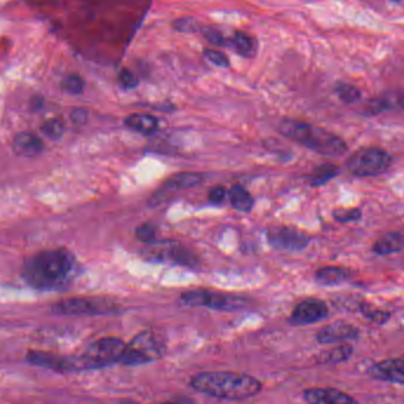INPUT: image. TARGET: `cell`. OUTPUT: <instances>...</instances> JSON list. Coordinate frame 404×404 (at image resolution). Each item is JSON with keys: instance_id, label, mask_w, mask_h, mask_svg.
Wrapping results in <instances>:
<instances>
[{"instance_id": "e0dca14e", "label": "cell", "mask_w": 404, "mask_h": 404, "mask_svg": "<svg viewBox=\"0 0 404 404\" xmlns=\"http://www.w3.org/2000/svg\"><path fill=\"white\" fill-rule=\"evenodd\" d=\"M126 126L134 132L143 135H152L158 130V119L148 114H132L126 119Z\"/></svg>"}, {"instance_id": "ab89813d", "label": "cell", "mask_w": 404, "mask_h": 404, "mask_svg": "<svg viewBox=\"0 0 404 404\" xmlns=\"http://www.w3.org/2000/svg\"><path fill=\"white\" fill-rule=\"evenodd\" d=\"M395 1H401V0H395Z\"/></svg>"}, {"instance_id": "5b68a950", "label": "cell", "mask_w": 404, "mask_h": 404, "mask_svg": "<svg viewBox=\"0 0 404 404\" xmlns=\"http://www.w3.org/2000/svg\"><path fill=\"white\" fill-rule=\"evenodd\" d=\"M163 353L165 343L158 335L150 331L141 332L128 343L121 364L142 366L161 358Z\"/></svg>"}, {"instance_id": "d6986e66", "label": "cell", "mask_w": 404, "mask_h": 404, "mask_svg": "<svg viewBox=\"0 0 404 404\" xmlns=\"http://www.w3.org/2000/svg\"><path fill=\"white\" fill-rule=\"evenodd\" d=\"M228 194H230V204L233 206L234 209L243 213L251 212L254 201L246 188L235 185L230 188Z\"/></svg>"}, {"instance_id": "d590c367", "label": "cell", "mask_w": 404, "mask_h": 404, "mask_svg": "<svg viewBox=\"0 0 404 404\" xmlns=\"http://www.w3.org/2000/svg\"><path fill=\"white\" fill-rule=\"evenodd\" d=\"M226 193L227 191L222 186L214 187L212 191H209V201L213 204H220V202L225 200Z\"/></svg>"}, {"instance_id": "83f0119b", "label": "cell", "mask_w": 404, "mask_h": 404, "mask_svg": "<svg viewBox=\"0 0 404 404\" xmlns=\"http://www.w3.org/2000/svg\"><path fill=\"white\" fill-rule=\"evenodd\" d=\"M171 259L186 266H195L198 259L191 252L185 250V248H173L171 251Z\"/></svg>"}, {"instance_id": "e575fe53", "label": "cell", "mask_w": 404, "mask_h": 404, "mask_svg": "<svg viewBox=\"0 0 404 404\" xmlns=\"http://www.w3.org/2000/svg\"><path fill=\"white\" fill-rule=\"evenodd\" d=\"M363 313L366 318L370 319L375 323H385L389 319V313L384 312V311L377 310V309H372V307H366L363 309Z\"/></svg>"}, {"instance_id": "f35d334b", "label": "cell", "mask_w": 404, "mask_h": 404, "mask_svg": "<svg viewBox=\"0 0 404 404\" xmlns=\"http://www.w3.org/2000/svg\"><path fill=\"white\" fill-rule=\"evenodd\" d=\"M154 404H174V403H171V402H158V403H154Z\"/></svg>"}, {"instance_id": "8992f818", "label": "cell", "mask_w": 404, "mask_h": 404, "mask_svg": "<svg viewBox=\"0 0 404 404\" xmlns=\"http://www.w3.org/2000/svg\"><path fill=\"white\" fill-rule=\"evenodd\" d=\"M392 156L375 147L358 149L348 160V169L356 176L368 178L385 173L392 166Z\"/></svg>"}, {"instance_id": "ac0fdd59", "label": "cell", "mask_w": 404, "mask_h": 404, "mask_svg": "<svg viewBox=\"0 0 404 404\" xmlns=\"http://www.w3.org/2000/svg\"><path fill=\"white\" fill-rule=\"evenodd\" d=\"M404 248V235L401 233H388L375 243L374 251L379 255H388L402 251Z\"/></svg>"}, {"instance_id": "52a82bcc", "label": "cell", "mask_w": 404, "mask_h": 404, "mask_svg": "<svg viewBox=\"0 0 404 404\" xmlns=\"http://www.w3.org/2000/svg\"><path fill=\"white\" fill-rule=\"evenodd\" d=\"M52 310L57 315L98 316L110 315L117 312L114 302L102 298H69L56 302Z\"/></svg>"}, {"instance_id": "f546056e", "label": "cell", "mask_w": 404, "mask_h": 404, "mask_svg": "<svg viewBox=\"0 0 404 404\" xmlns=\"http://www.w3.org/2000/svg\"><path fill=\"white\" fill-rule=\"evenodd\" d=\"M201 32L204 34V39L211 43L212 45H217V47L226 45V39L224 34L217 29L211 27V26H206V27L201 29Z\"/></svg>"}, {"instance_id": "6da1fadb", "label": "cell", "mask_w": 404, "mask_h": 404, "mask_svg": "<svg viewBox=\"0 0 404 404\" xmlns=\"http://www.w3.org/2000/svg\"><path fill=\"white\" fill-rule=\"evenodd\" d=\"M76 270V258L67 250H49L31 257L24 278L34 289H56L67 285Z\"/></svg>"}, {"instance_id": "1f68e13d", "label": "cell", "mask_w": 404, "mask_h": 404, "mask_svg": "<svg viewBox=\"0 0 404 404\" xmlns=\"http://www.w3.org/2000/svg\"><path fill=\"white\" fill-rule=\"evenodd\" d=\"M335 219L340 222H356L361 217V211L359 209H342L335 212Z\"/></svg>"}, {"instance_id": "30bf717a", "label": "cell", "mask_w": 404, "mask_h": 404, "mask_svg": "<svg viewBox=\"0 0 404 404\" xmlns=\"http://www.w3.org/2000/svg\"><path fill=\"white\" fill-rule=\"evenodd\" d=\"M328 316L326 304L316 298H309L294 307L289 322L297 326H305L318 323Z\"/></svg>"}, {"instance_id": "8fae6325", "label": "cell", "mask_w": 404, "mask_h": 404, "mask_svg": "<svg viewBox=\"0 0 404 404\" xmlns=\"http://www.w3.org/2000/svg\"><path fill=\"white\" fill-rule=\"evenodd\" d=\"M27 361L34 366H43L47 369L57 371H71L81 369L78 358L63 357L54 353L32 351L27 355Z\"/></svg>"}, {"instance_id": "7c38bea8", "label": "cell", "mask_w": 404, "mask_h": 404, "mask_svg": "<svg viewBox=\"0 0 404 404\" xmlns=\"http://www.w3.org/2000/svg\"><path fill=\"white\" fill-rule=\"evenodd\" d=\"M307 404H359L358 401L345 392L333 388H311L304 392Z\"/></svg>"}, {"instance_id": "ba28073f", "label": "cell", "mask_w": 404, "mask_h": 404, "mask_svg": "<svg viewBox=\"0 0 404 404\" xmlns=\"http://www.w3.org/2000/svg\"><path fill=\"white\" fill-rule=\"evenodd\" d=\"M183 304L189 307H204L217 311L238 310L245 305L243 298L232 294L213 292L207 289H191L181 296Z\"/></svg>"}, {"instance_id": "44dd1931", "label": "cell", "mask_w": 404, "mask_h": 404, "mask_svg": "<svg viewBox=\"0 0 404 404\" xmlns=\"http://www.w3.org/2000/svg\"><path fill=\"white\" fill-rule=\"evenodd\" d=\"M232 45H233L235 51L243 57H253L257 52V42L251 36L245 34V32H237L232 38Z\"/></svg>"}, {"instance_id": "3957f363", "label": "cell", "mask_w": 404, "mask_h": 404, "mask_svg": "<svg viewBox=\"0 0 404 404\" xmlns=\"http://www.w3.org/2000/svg\"><path fill=\"white\" fill-rule=\"evenodd\" d=\"M279 130L286 137L322 155L337 156L344 154L348 149L340 137L297 119H284L279 126Z\"/></svg>"}, {"instance_id": "277c9868", "label": "cell", "mask_w": 404, "mask_h": 404, "mask_svg": "<svg viewBox=\"0 0 404 404\" xmlns=\"http://www.w3.org/2000/svg\"><path fill=\"white\" fill-rule=\"evenodd\" d=\"M127 343L116 337L96 340L78 357L81 369H97L121 363Z\"/></svg>"}, {"instance_id": "2e32d148", "label": "cell", "mask_w": 404, "mask_h": 404, "mask_svg": "<svg viewBox=\"0 0 404 404\" xmlns=\"http://www.w3.org/2000/svg\"><path fill=\"white\" fill-rule=\"evenodd\" d=\"M350 279V271L344 268H323L319 270L316 274V281H318L320 285L336 286L343 284Z\"/></svg>"}, {"instance_id": "cb8c5ba5", "label": "cell", "mask_w": 404, "mask_h": 404, "mask_svg": "<svg viewBox=\"0 0 404 404\" xmlns=\"http://www.w3.org/2000/svg\"><path fill=\"white\" fill-rule=\"evenodd\" d=\"M60 85H62V89L69 94L80 95L84 91L85 82L83 81L81 76L71 73V75L64 77Z\"/></svg>"}, {"instance_id": "4316f807", "label": "cell", "mask_w": 404, "mask_h": 404, "mask_svg": "<svg viewBox=\"0 0 404 404\" xmlns=\"http://www.w3.org/2000/svg\"><path fill=\"white\" fill-rule=\"evenodd\" d=\"M382 99L385 110L388 109H404V93L395 91V93H388L384 95Z\"/></svg>"}, {"instance_id": "5bb4252c", "label": "cell", "mask_w": 404, "mask_h": 404, "mask_svg": "<svg viewBox=\"0 0 404 404\" xmlns=\"http://www.w3.org/2000/svg\"><path fill=\"white\" fill-rule=\"evenodd\" d=\"M370 375L379 381L404 385V358L379 361L371 366Z\"/></svg>"}, {"instance_id": "74e56055", "label": "cell", "mask_w": 404, "mask_h": 404, "mask_svg": "<svg viewBox=\"0 0 404 404\" xmlns=\"http://www.w3.org/2000/svg\"><path fill=\"white\" fill-rule=\"evenodd\" d=\"M34 108H36V109H39V108H40V106H43V99L42 98H34Z\"/></svg>"}, {"instance_id": "f1b7e54d", "label": "cell", "mask_w": 404, "mask_h": 404, "mask_svg": "<svg viewBox=\"0 0 404 404\" xmlns=\"http://www.w3.org/2000/svg\"><path fill=\"white\" fill-rule=\"evenodd\" d=\"M204 56L211 63L217 65L219 68H230V60L226 57L225 54H222L219 50L206 49L204 51Z\"/></svg>"}, {"instance_id": "836d02e7", "label": "cell", "mask_w": 404, "mask_h": 404, "mask_svg": "<svg viewBox=\"0 0 404 404\" xmlns=\"http://www.w3.org/2000/svg\"><path fill=\"white\" fill-rule=\"evenodd\" d=\"M198 27L199 26H198L196 21L193 18H181V19H178L174 23L175 30L185 32V34L195 32V31H198Z\"/></svg>"}, {"instance_id": "4fadbf2b", "label": "cell", "mask_w": 404, "mask_h": 404, "mask_svg": "<svg viewBox=\"0 0 404 404\" xmlns=\"http://www.w3.org/2000/svg\"><path fill=\"white\" fill-rule=\"evenodd\" d=\"M359 336V330L353 324L337 322L319 330L317 340L322 344H333L344 340H356Z\"/></svg>"}, {"instance_id": "ffe728a7", "label": "cell", "mask_w": 404, "mask_h": 404, "mask_svg": "<svg viewBox=\"0 0 404 404\" xmlns=\"http://www.w3.org/2000/svg\"><path fill=\"white\" fill-rule=\"evenodd\" d=\"M202 181V176L196 173H181L167 180L166 187L173 191H181L198 186Z\"/></svg>"}, {"instance_id": "8d00e7d4", "label": "cell", "mask_w": 404, "mask_h": 404, "mask_svg": "<svg viewBox=\"0 0 404 404\" xmlns=\"http://www.w3.org/2000/svg\"><path fill=\"white\" fill-rule=\"evenodd\" d=\"M71 119L76 124L85 123L86 119H88V111L85 110V109H75L71 112Z\"/></svg>"}, {"instance_id": "d4e9b609", "label": "cell", "mask_w": 404, "mask_h": 404, "mask_svg": "<svg viewBox=\"0 0 404 404\" xmlns=\"http://www.w3.org/2000/svg\"><path fill=\"white\" fill-rule=\"evenodd\" d=\"M42 132L49 139L57 140L63 135L64 124L62 123V121H60V119H49L45 123L43 124Z\"/></svg>"}, {"instance_id": "9c48e42d", "label": "cell", "mask_w": 404, "mask_h": 404, "mask_svg": "<svg viewBox=\"0 0 404 404\" xmlns=\"http://www.w3.org/2000/svg\"><path fill=\"white\" fill-rule=\"evenodd\" d=\"M268 240L274 248L287 251H300L310 243L307 233L289 226H273L268 228Z\"/></svg>"}, {"instance_id": "7a4b0ae2", "label": "cell", "mask_w": 404, "mask_h": 404, "mask_svg": "<svg viewBox=\"0 0 404 404\" xmlns=\"http://www.w3.org/2000/svg\"><path fill=\"white\" fill-rule=\"evenodd\" d=\"M191 385L201 394L228 401L251 399L261 390V383L253 376L230 371L201 372L191 379Z\"/></svg>"}, {"instance_id": "7402d4cb", "label": "cell", "mask_w": 404, "mask_h": 404, "mask_svg": "<svg viewBox=\"0 0 404 404\" xmlns=\"http://www.w3.org/2000/svg\"><path fill=\"white\" fill-rule=\"evenodd\" d=\"M340 169L336 166L332 165H324V166L316 168L310 176V182L312 186H322L329 182L330 180L333 179L338 174Z\"/></svg>"}, {"instance_id": "603a6c76", "label": "cell", "mask_w": 404, "mask_h": 404, "mask_svg": "<svg viewBox=\"0 0 404 404\" xmlns=\"http://www.w3.org/2000/svg\"><path fill=\"white\" fill-rule=\"evenodd\" d=\"M335 93L340 97V101L348 103V104L357 102L359 97H361L359 90L356 86L348 84V83H337L336 86H335Z\"/></svg>"}, {"instance_id": "4dcf8cb0", "label": "cell", "mask_w": 404, "mask_h": 404, "mask_svg": "<svg viewBox=\"0 0 404 404\" xmlns=\"http://www.w3.org/2000/svg\"><path fill=\"white\" fill-rule=\"evenodd\" d=\"M119 83L123 89L132 90L135 89L139 85V80L137 77L132 73L130 70L124 69L119 75Z\"/></svg>"}, {"instance_id": "484cf974", "label": "cell", "mask_w": 404, "mask_h": 404, "mask_svg": "<svg viewBox=\"0 0 404 404\" xmlns=\"http://www.w3.org/2000/svg\"><path fill=\"white\" fill-rule=\"evenodd\" d=\"M351 353H353V348L350 345H340L332 349L331 351H329L326 355V361L340 363V361H346L349 359Z\"/></svg>"}, {"instance_id": "d6a6232c", "label": "cell", "mask_w": 404, "mask_h": 404, "mask_svg": "<svg viewBox=\"0 0 404 404\" xmlns=\"http://www.w3.org/2000/svg\"><path fill=\"white\" fill-rule=\"evenodd\" d=\"M155 228L150 224H143L136 230L137 239L143 243H152L155 239Z\"/></svg>"}, {"instance_id": "9a60e30c", "label": "cell", "mask_w": 404, "mask_h": 404, "mask_svg": "<svg viewBox=\"0 0 404 404\" xmlns=\"http://www.w3.org/2000/svg\"><path fill=\"white\" fill-rule=\"evenodd\" d=\"M13 150L19 156L34 158L42 153L44 143L31 132H21L13 140Z\"/></svg>"}]
</instances>
